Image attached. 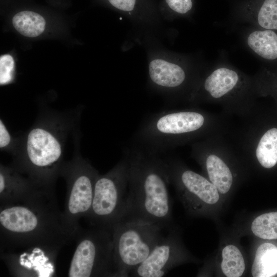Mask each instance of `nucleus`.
Returning <instances> with one entry per match:
<instances>
[{
    "label": "nucleus",
    "instance_id": "f257e3e1",
    "mask_svg": "<svg viewBox=\"0 0 277 277\" xmlns=\"http://www.w3.org/2000/svg\"><path fill=\"white\" fill-rule=\"evenodd\" d=\"M80 229H74L66 222L53 191L40 188L23 198L1 203L3 251L32 247L60 250L75 239Z\"/></svg>",
    "mask_w": 277,
    "mask_h": 277
},
{
    "label": "nucleus",
    "instance_id": "f03ea898",
    "mask_svg": "<svg viewBox=\"0 0 277 277\" xmlns=\"http://www.w3.org/2000/svg\"><path fill=\"white\" fill-rule=\"evenodd\" d=\"M80 114V110L40 113L30 129L17 136L11 165L38 186L54 191L64 163L66 141L76 130Z\"/></svg>",
    "mask_w": 277,
    "mask_h": 277
},
{
    "label": "nucleus",
    "instance_id": "7ed1b4c3",
    "mask_svg": "<svg viewBox=\"0 0 277 277\" xmlns=\"http://www.w3.org/2000/svg\"><path fill=\"white\" fill-rule=\"evenodd\" d=\"M123 154L128 161V189L121 221L156 225L168 230L171 222L170 184L159 154L131 143Z\"/></svg>",
    "mask_w": 277,
    "mask_h": 277
},
{
    "label": "nucleus",
    "instance_id": "20e7f679",
    "mask_svg": "<svg viewBox=\"0 0 277 277\" xmlns=\"http://www.w3.org/2000/svg\"><path fill=\"white\" fill-rule=\"evenodd\" d=\"M228 115L195 106L154 113L144 119L132 143L157 154L231 130Z\"/></svg>",
    "mask_w": 277,
    "mask_h": 277
},
{
    "label": "nucleus",
    "instance_id": "39448f33",
    "mask_svg": "<svg viewBox=\"0 0 277 277\" xmlns=\"http://www.w3.org/2000/svg\"><path fill=\"white\" fill-rule=\"evenodd\" d=\"M258 97L254 75H248L221 59L202 74L190 103L193 106L203 103L217 104L225 114L242 118L257 106Z\"/></svg>",
    "mask_w": 277,
    "mask_h": 277
},
{
    "label": "nucleus",
    "instance_id": "423d86ee",
    "mask_svg": "<svg viewBox=\"0 0 277 277\" xmlns=\"http://www.w3.org/2000/svg\"><path fill=\"white\" fill-rule=\"evenodd\" d=\"M234 134L238 153L251 159L262 168L277 165V109L258 104L253 111L242 118Z\"/></svg>",
    "mask_w": 277,
    "mask_h": 277
},
{
    "label": "nucleus",
    "instance_id": "0eeeda50",
    "mask_svg": "<svg viewBox=\"0 0 277 277\" xmlns=\"http://www.w3.org/2000/svg\"><path fill=\"white\" fill-rule=\"evenodd\" d=\"M162 231L149 223H117L111 231L115 276H129L149 255L163 235Z\"/></svg>",
    "mask_w": 277,
    "mask_h": 277
},
{
    "label": "nucleus",
    "instance_id": "6e6552de",
    "mask_svg": "<svg viewBox=\"0 0 277 277\" xmlns=\"http://www.w3.org/2000/svg\"><path fill=\"white\" fill-rule=\"evenodd\" d=\"M75 134V150L73 158L64 163L60 176L65 180L67 192L64 211L66 222L72 228L80 230L78 222L88 215L92 204L95 184L98 172L81 155L80 135Z\"/></svg>",
    "mask_w": 277,
    "mask_h": 277
},
{
    "label": "nucleus",
    "instance_id": "1a4fd4ad",
    "mask_svg": "<svg viewBox=\"0 0 277 277\" xmlns=\"http://www.w3.org/2000/svg\"><path fill=\"white\" fill-rule=\"evenodd\" d=\"M128 161L122 158L108 172L98 175L92 204L86 217L92 226L111 231L122 219L128 189Z\"/></svg>",
    "mask_w": 277,
    "mask_h": 277
},
{
    "label": "nucleus",
    "instance_id": "9d476101",
    "mask_svg": "<svg viewBox=\"0 0 277 277\" xmlns=\"http://www.w3.org/2000/svg\"><path fill=\"white\" fill-rule=\"evenodd\" d=\"M70 262L69 277L115 276L112 233L92 226L81 229Z\"/></svg>",
    "mask_w": 277,
    "mask_h": 277
},
{
    "label": "nucleus",
    "instance_id": "9b49d317",
    "mask_svg": "<svg viewBox=\"0 0 277 277\" xmlns=\"http://www.w3.org/2000/svg\"><path fill=\"white\" fill-rule=\"evenodd\" d=\"M225 136H212L191 144V156L202 165L208 180L222 194L230 190L238 175L230 165L238 153Z\"/></svg>",
    "mask_w": 277,
    "mask_h": 277
},
{
    "label": "nucleus",
    "instance_id": "f8f14e48",
    "mask_svg": "<svg viewBox=\"0 0 277 277\" xmlns=\"http://www.w3.org/2000/svg\"><path fill=\"white\" fill-rule=\"evenodd\" d=\"M151 82L159 88L176 94L180 101L190 103L202 74L190 71L177 63L157 58L149 65Z\"/></svg>",
    "mask_w": 277,
    "mask_h": 277
},
{
    "label": "nucleus",
    "instance_id": "ddd939ff",
    "mask_svg": "<svg viewBox=\"0 0 277 277\" xmlns=\"http://www.w3.org/2000/svg\"><path fill=\"white\" fill-rule=\"evenodd\" d=\"M59 251L32 247L6 252L2 254V258L14 275L49 277L55 272V261Z\"/></svg>",
    "mask_w": 277,
    "mask_h": 277
},
{
    "label": "nucleus",
    "instance_id": "4468645a",
    "mask_svg": "<svg viewBox=\"0 0 277 277\" xmlns=\"http://www.w3.org/2000/svg\"><path fill=\"white\" fill-rule=\"evenodd\" d=\"M163 161L170 183L180 192L207 204H214L219 201V191L208 179L186 167L179 159L169 157Z\"/></svg>",
    "mask_w": 277,
    "mask_h": 277
},
{
    "label": "nucleus",
    "instance_id": "2eb2a0df",
    "mask_svg": "<svg viewBox=\"0 0 277 277\" xmlns=\"http://www.w3.org/2000/svg\"><path fill=\"white\" fill-rule=\"evenodd\" d=\"M181 250L175 234L163 235L148 258L130 274L136 277H161L181 260Z\"/></svg>",
    "mask_w": 277,
    "mask_h": 277
},
{
    "label": "nucleus",
    "instance_id": "dca6fc26",
    "mask_svg": "<svg viewBox=\"0 0 277 277\" xmlns=\"http://www.w3.org/2000/svg\"><path fill=\"white\" fill-rule=\"evenodd\" d=\"M231 15L238 23L277 31V0H235Z\"/></svg>",
    "mask_w": 277,
    "mask_h": 277
},
{
    "label": "nucleus",
    "instance_id": "f3484780",
    "mask_svg": "<svg viewBox=\"0 0 277 277\" xmlns=\"http://www.w3.org/2000/svg\"><path fill=\"white\" fill-rule=\"evenodd\" d=\"M245 47L265 66L277 68V31L248 26L242 33Z\"/></svg>",
    "mask_w": 277,
    "mask_h": 277
},
{
    "label": "nucleus",
    "instance_id": "a211bd4d",
    "mask_svg": "<svg viewBox=\"0 0 277 277\" xmlns=\"http://www.w3.org/2000/svg\"><path fill=\"white\" fill-rule=\"evenodd\" d=\"M41 188L11 165H0V202L17 200Z\"/></svg>",
    "mask_w": 277,
    "mask_h": 277
},
{
    "label": "nucleus",
    "instance_id": "6ab92c4d",
    "mask_svg": "<svg viewBox=\"0 0 277 277\" xmlns=\"http://www.w3.org/2000/svg\"><path fill=\"white\" fill-rule=\"evenodd\" d=\"M251 273L254 277H269L277 273V247L269 243L259 247Z\"/></svg>",
    "mask_w": 277,
    "mask_h": 277
},
{
    "label": "nucleus",
    "instance_id": "aec40b11",
    "mask_svg": "<svg viewBox=\"0 0 277 277\" xmlns=\"http://www.w3.org/2000/svg\"><path fill=\"white\" fill-rule=\"evenodd\" d=\"M12 24L21 34L28 37H35L45 30L46 21L38 13L31 10H23L14 15Z\"/></svg>",
    "mask_w": 277,
    "mask_h": 277
},
{
    "label": "nucleus",
    "instance_id": "412c9836",
    "mask_svg": "<svg viewBox=\"0 0 277 277\" xmlns=\"http://www.w3.org/2000/svg\"><path fill=\"white\" fill-rule=\"evenodd\" d=\"M254 76L258 97H271L277 109V68L263 66Z\"/></svg>",
    "mask_w": 277,
    "mask_h": 277
},
{
    "label": "nucleus",
    "instance_id": "4be33fe9",
    "mask_svg": "<svg viewBox=\"0 0 277 277\" xmlns=\"http://www.w3.org/2000/svg\"><path fill=\"white\" fill-rule=\"evenodd\" d=\"M221 268L227 277H240L245 269L243 255L234 245L226 246L222 251Z\"/></svg>",
    "mask_w": 277,
    "mask_h": 277
},
{
    "label": "nucleus",
    "instance_id": "5701e85b",
    "mask_svg": "<svg viewBox=\"0 0 277 277\" xmlns=\"http://www.w3.org/2000/svg\"><path fill=\"white\" fill-rule=\"evenodd\" d=\"M251 228L253 233L260 238L277 239V212L258 216L252 222Z\"/></svg>",
    "mask_w": 277,
    "mask_h": 277
},
{
    "label": "nucleus",
    "instance_id": "b1692460",
    "mask_svg": "<svg viewBox=\"0 0 277 277\" xmlns=\"http://www.w3.org/2000/svg\"><path fill=\"white\" fill-rule=\"evenodd\" d=\"M18 144L17 137L14 138L9 132L2 118L0 119V148L2 151H6L14 154Z\"/></svg>",
    "mask_w": 277,
    "mask_h": 277
},
{
    "label": "nucleus",
    "instance_id": "393cba45",
    "mask_svg": "<svg viewBox=\"0 0 277 277\" xmlns=\"http://www.w3.org/2000/svg\"><path fill=\"white\" fill-rule=\"evenodd\" d=\"M14 62L12 56L5 54L0 57V84L11 83L13 79Z\"/></svg>",
    "mask_w": 277,
    "mask_h": 277
},
{
    "label": "nucleus",
    "instance_id": "a878e982",
    "mask_svg": "<svg viewBox=\"0 0 277 277\" xmlns=\"http://www.w3.org/2000/svg\"><path fill=\"white\" fill-rule=\"evenodd\" d=\"M168 7L179 15H186L191 11L193 0H165Z\"/></svg>",
    "mask_w": 277,
    "mask_h": 277
},
{
    "label": "nucleus",
    "instance_id": "bb28decb",
    "mask_svg": "<svg viewBox=\"0 0 277 277\" xmlns=\"http://www.w3.org/2000/svg\"><path fill=\"white\" fill-rule=\"evenodd\" d=\"M115 8L125 12L132 11L135 6L136 0H107Z\"/></svg>",
    "mask_w": 277,
    "mask_h": 277
}]
</instances>
